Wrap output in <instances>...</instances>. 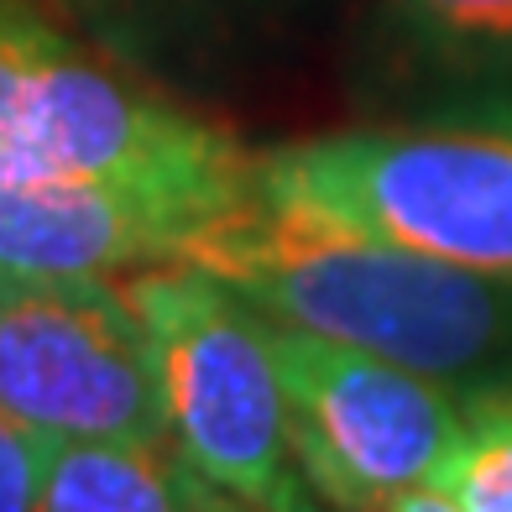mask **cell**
Listing matches in <instances>:
<instances>
[{"label":"cell","mask_w":512,"mask_h":512,"mask_svg":"<svg viewBox=\"0 0 512 512\" xmlns=\"http://www.w3.org/2000/svg\"><path fill=\"white\" fill-rule=\"evenodd\" d=\"M309 0H68L100 48L136 68H209L267 42Z\"/></svg>","instance_id":"9c48e42d"},{"label":"cell","mask_w":512,"mask_h":512,"mask_svg":"<svg viewBox=\"0 0 512 512\" xmlns=\"http://www.w3.org/2000/svg\"><path fill=\"white\" fill-rule=\"evenodd\" d=\"M277 361L293 465L314 502L366 512L434 486L465 418L455 387L293 324H277Z\"/></svg>","instance_id":"5b68a950"},{"label":"cell","mask_w":512,"mask_h":512,"mask_svg":"<svg viewBox=\"0 0 512 512\" xmlns=\"http://www.w3.org/2000/svg\"><path fill=\"white\" fill-rule=\"evenodd\" d=\"M356 79L392 115L512 110V0H371Z\"/></svg>","instance_id":"52a82bcc"},{"label":"cell","mask_w":512,"mask_h":512,"mask_svg":"<svg viewBox=\"0 0 512 512\" xmlns=\"http://www.w3.org/2000/svg\"><path fill=\"white\" fill-rule=\"evenodd\" d=\"M42 512H262L220 492L173 450V439L53 434Z\"/></svg>","instance_id":"ba28073f"},{"label":"cell","mask_w":512,"mask_h":512,"mask_svg":"<svg viewBox=\"0 0 512 512\" xmlns=\"http://www.w3.org/2000/svg\"><path fill=\"white\" fill-rule=\"evenodd\" d=\"M429 492L460 512H512V387L465 398L460 434Z\"/></svg>","instance_id":"30bf717a"},{"label":"cell","mask_w":512,"mask_h":512,"mask_svg":"<svg viewBox=\"0 0 512 512\" xmlns=\"http://www.w3.org/2000/svg\"><path fill=\"white\" fill-rule=\"evenodd\" d=\"M0 403L42 434L168 439L147 330L115 277L0 267Z\"/></svg>","instance_id":"8992f818"},{"label":"cell","mask_w":512,"mask_h":512,"mask_svg":"<svg viewBox=\"0 0 512 512\" xmlns=\"http://www.w3.org/2000/svg\"><path fill=\"white\" fill-rule=\"evenodd\" d=\"M0 178H136L251 194V152L27 0H0Z\"/></svg>","instance_id":"3957f363"},{"label":"cell","mask_w":512,"mask_h":512,"mask_svg":"<svg viewBox=\"0 0 512 512\" xmlns=\"http://www.w3.org/2000/svg\"><path fill=\"white\" fill-rule=\"evenodd\" d=\"M288 512H319V502L309 497V502H298V507H288ZM366 512H460V507H455V502H445L439 492H408V497H392V502L366 507Z\"/></svg>","instance_id":"7c38bea8"},{"label":"cell","mask_w":512,"mask_h":512,"mask_svg":"<svg viewBox=\"0 0 512 512\" xmlns=\"http://www.w3.org/2000/svg\"><path fill=\"white\" fill-rule=\"evenodd\" d=\"M251 194L351 236L512 277V110L398 115L251 152Z\"/></svg>","instance_id":"7a4b0ae2"},{"label":"cell","mask_w":512,"mask_h":512,"mask_svg":"<svg viewBox=\"0 0 512 512\" xmlns=\"http://www.w3.org/2000/svg\"><path fill=\"white\" fill-rule=\"evenodd\" d=\"M48 445L21 413L0 403V512H42V481H48Z\"/></svg>","instance_id":"8fae6325"},{"label":"cell","mask_w":512,"mask_h":512,"mask_svg":"<svg viewBox=\"0 0 512 512\" xmlns=\"http://www.w3.org/2000/svg\"><path fill=\"white\" fill-rule=\"evenodd\" d=\"M27 6H32V0H27ZM58 6H68V0H58Z\"/></svg>","instance_id":"4fadbf2b"},{"label":"cell","mask_w":512,"mask_h":512,"mask_svg":"<svg viewBox=\"0 0 512 512\" xmlns=\"http://www.w3.org/2000/svg\"><path fill=\"white\" fill-rule=\"evenodd\" d=\"M256 309L471 392L512 387V277L471 272L246 194L189 241Z\"/></svg>","instance_id":"6da1fadb"},{"label":"cell","mask_w":512,"mask_h":512,"mask_svg":"<svg viewBox=\"0 0 512 512\" xmlns=\"http://www.w3.org/2000/svg\"><path fill=\"white\" fill-rule=\"evenodd\" d=\"M121 288L147 330L173 450L220 492L262 512L309 502L288 445L277 324L199 262L126 272Z\"/></svg>","instance_id":"277c9868"}]
</instances>
